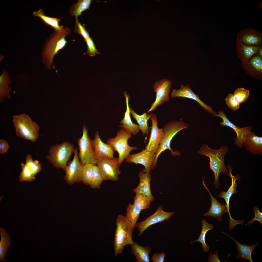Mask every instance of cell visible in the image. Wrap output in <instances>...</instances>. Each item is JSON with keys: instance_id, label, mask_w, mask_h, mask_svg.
Wrapping results in <instances>:
<instances>
[{"instance_id": "9", "label": "cell", "mask_w": 262, "mask_h": 262, "mask_svg": "<svg viewBox=\"0 0 262 262\" xmlns=\"http://www.w3.org/2000/svg\"><path fill=\"white\" fill-rule=\"evenodd\" d=\"M96 164L104 180H118L121 171L118 158L100 159L97 160Z\"/></svg>"}, {"instance_id": "16", "label": "cell", "mask_w": 262, "mask_h": 262, "mask_svg": "<svg viewBox=\"0 0 262 262\" xmlns=\"http://www.w3.org/2000/svg\"><path fill=\"white\" fill-rule=\"evenodd\" d=\"M151 115L152 123L151 134L149 141L145 149L156 154L163 138L164 133L162 128H160L158 126L157 118L156 115L152 113Z\"/></svg>"}, {"instance_id": "33", "label": "cell", "mask_w": 262, "mask_h": 262, "mask_svg": "<svg viewBox=\"0 0 262 262\" xmlns=\"http://www.w3.org/2000/svg\"><path fill=\"white\" fill-rule=\"evenodd\" d=\"M142 210L131 204L127 208L125 217L128 222L134 227Z\"/></svg>"}, {"instance_id": "25", "label": "cell", "mask_w": 262, "mask_h": 262, "mask_svg": "<svg viewBox=\"0 0 262 262\" xmlns=\"http://www.w3.org/2000/svg\"><path fill=\"white\" fill-rule=\"evenodd\" d=\"M12 82L6 69L2 71L0 76V101L3 102L6 97L10 98V93L11 89L10 85Z\"/></svg>"}, {"instance_id": "4", "label": "cell", "mask_w": 262, "mask_h": 262, "mask_svg": "<svg viewBox=\"0 0 262 262\" xmlns=\"http://www.w3.org/2000/svg\"><path fill=\"white\" fill-rule=\"evenodd\" d=\"M12 118L17 136L33 143L36 141L39 136V127L36 122L24 113L13 115Z\"/></svg>"}, {"instance_id": "28", "label": "cell", "mask_w": 262, "mask_h": 262, "mask_svg": "<svg viewBox=\"0 0 262 262\" xmlns=\"http://www.w3.org/2000/svg\"><path fill=\"white\" fill-rule=\"evenodd\" d=\"M33 14L34 16L40 18L45 24L53 28L55 30H61L64 27L63 26H60L59 25L61 18L58 19L46 16L41 9L37 11H33Z\"/></svg>"}, {"instance_id": "36", "label": "cell", "mask_w": 262, "mask_h": 262, "mask_svg": "<svg viewBox=\"0 0 262 262\" xmlns=\"http://www.w3.org/2000/svg\"><path fill=\"white\" fill-rule=\"evenodd\" d=\"M25 164L35 176L41 169V166L39 162L37 160L33 161L30 154H28L26 157Z\"/></svg>"}, {"instance_id": "42", "label": "cell", "mask_w": 262, "mask_h": 262, "mask_svg": "<svg viewBox=\"0 0 262 262\" xmlns=\"http://www.w3.org/2000/svg\"><path fill=\"white\" fill-rule=\"evenodd\" d=\"M75 28V32L82 36L85 41L90 37L89 32L86 29L84 25H82L78 19L76 20Z\"/></svg>"}, {"instance_id": "45", "label": "cell", "mask_w": 262, "mask_h": 262, "mask_svg": "<svg viewBox=\"0 0 262 262\" xmlns=\"http://www.w3.org/2000/svg\"><path fill=\"white\" fill-rule=\"evenodd\" d=\"M165 256L164 252L160 253H155L152 255L151 260L153 262H163Z\"/></svg>"}, {"instance_id": "46", "label": "cell", "mask_w": 262, "mask_h": 262, "mask_svg": "<svg viewBox=\"0 0 262 262\" xmlns=\"http://www.w3.org/2000/svg\"><path fill=\"white\" fill-rule=\"evenodd\" d=\"M8 143L4 139L0 140V153L3 154L6 152L9 148Z\"/></svg>"}, {"instance_id": "47", "label": "cell", "mask_w": 262, "mask_h": 262, "mask_svg": "<svg viewBox=\"0 0 262 262\" xmlns=\"http://www.w3.org/2000/svg\"><path fill=\"white\" fill-rule=\"evenodd\" d=\"M208 262H221L218 259L217 251H215L213 254L211 253L208 256Z\"/></svg>"}, {"instance_id": "21", "label": "cell", "mask_w": 262, "mask_h": 262, "mask_svg": "<svg viewBox=\"0 0 262 262\" xmlns=\"http://www.w3.org/2000/svg\"><path fill=\"white\" fill-rule=\"evenodd\" d=\"M246 150L254 155L262 154V137L252 131L246 134L243 143Z\"/></svg>"}, {"instance_id": "29", "label": "cell", "mask_w": 262, "mask_h": 262, "mask_svg": "<svg viewBox=\"0 0 262 262\" xmlns=\"http://www.w3.org/2000/svg\"><path fill=\"white\" fill-rule=\"evenodd\" d=\"M202 229L201 233L198 239L193 241H191L190 243L192 244L195 242H198L202 244V247L203 252H208L210 249V247L206 244L205 238L207 232L210 230H213L214 228L213 225L207 222L206 220L202 218L201 220Z\"/></svg>"}, {"instance_id": "23", "label": "cell", "mask_w": 262, "mask_h": 262, "mask_svg": "<svg viewBox=\"0 0 262 262\" xmlns=\"http://www.w3.org/2000/svg\"><path fill=\"white\" fill-rule=\"evenodd\" d=\"M124 95L125 98L126 110L124 114V118L121 121L120 123L122 125L119 126L135 135H137L139 131V126L133 123L130 115V108L129 107V95L125 92Z\"/></svg>"}, {"instance_id": "11", "label": "cell", "mask_w": 262, "mask_h": 262, "mask_svg": "<svg viewBox=\"0 0 262 262\" xmlns=\"http://www.w3.org/2000/svg\"><path fill=\"white\" fill-rule=\"evenodd\" d=\"M174 212H169L164 211L163 206L160 205L157 208L156 211L143 221L136 224V227L139 231L138 237L140 236L144 231L151 226L161 223L168 220L174 214Z\"/></svg>"}, {"instance_id": "14", "label": "cell", "mask_w": 262, "mask_h": 262, "mask_svg": "<svg viewBox=\"0 0 262 262\" xmlns=\"http://www.w3.org/2000/svg\"><path fill=\"white\" fill-rule=\"evenodd\" d=\"M218 114L215 116L219 117L221 118L222 121L219 123L221 126H227L232 129L236 133L237 137L234 138L235 144L240 148L243 147V143L246 134L252 131L253 127L249 126L244 127H240L235 125L230 121L227 118L223 111H218Z\"/></svg>"}, {"instance_id": "48", "label": "cell", "mask_w": 262, "mask_h": 262, "mask_svg": "<svg viewBox=\"0 0 262 262\" xmlns=\"http://www.w3.org/2000/svg\"><path fill=\"white\" fill-rule=\"evenodd\" d=\"M258 51H259V55L260 56H262V48H260Z\"/></svg>"}, {"instance_id": "38", "label": "cell", "mask_w": 262, "mask_h": 262, "mask_svg": "<svg viewBox=\"0 0 262 262\" xmlns=\"http://www.w3.org/2000/svg\"><path fill=\"white\" fill-rule=\"evenodd\" d=\"M151 202L148 199L140 195L136 194L134 198L133 205L142 210L148 208Z\"/></svg>"}, {"instance_id": "24", "label": "cell", "mask_w": 262, "mask_h": 262, "mask_svg": "<svg viewBox=\"0 0 262 262\" xmlns=\"http://www.w3.org/2000/svg\"><path fill=\"white\" fill-rule=\"evenodd\" d=\"M221 233L229 236L233 239L236 245V248L238 251V254L236 257L237 259L239 258L246 259L250 262H253L251 257L252 253L254 249L258 245L259 243L251 245H248L244 243L241 244L235 240L226 233L221 232Z\"/></svg>"}, {"instance_id": "44", "label": "cell", "mask_w": 262, "mask_h": 262, "mask_svg": "<svg viewBox=\"0 0 262 262\" xmlns=\"http://www.w3.org/2000/svg\"><path fill=\"white\" fill-rule=\"evenodd\" d=\"M253 211L255 214L254 217L252 218L251 220L248 221L247 223V225L252 224L255 221H258L262 225V213L259 210L257 206H254L253 209Z\"/></svg>"}, {"instance_id": "6", "label": "cell", "mask_w": 262, "mask_h": 262, "mask_svg": "<svg viewBox=\"0 0 262 262\" xmlns=\"http://www.w3.org/2000/svg\"><path fill=\"white\" fill-rule=\"evenodd\" d=\"M75 149L72 143L64 141L60 144L51 146L48 151L49 154L46 157L47 161L57 169L64 170Z\"/></svg>"}, {"instance_id": "39", "label": "cell", "mask_w": 262, "mask_h": 262, "mask_svg": "<svg viewBox=\"0 0 262 262\" xmlns=\"http://www.w3.org/2000/svg\"><path fill=\"white\" fill-rule=\"evenodd\" d=\"M250 91L243 88H238L234 92V97L240 104L246 101L248 98Z\"/></svg>"}, {"instance_id": "12", "label": "cell", "mask_w": 262, "mask_h": 262, "mask_svg": "<svg viewBox=\"0 0 262 262\" xmlns=\"http://www.w3.org/2000/svg\"><path fill=\"white\" fill-rule=\"evenodd\" d=\"M73 158L65 169V174L64 178L67 183L70 185L81 181L82 166L79 160L77 148H75Z\"/></svg>"}, {"instance_id": "18", "label": "cell", "mask_w": 262, "mask_h": 262, "mask_svg": "<svg viewBox=\"0 0 262 262\" xmlns=\"http://www.w3.org/2000/svg\"><path fill=\"white\" fill-rule=\"evenodd\" d=\"M94 156L97 160L101 159H113V153L115 151L111 145L104 143L101 140L98 132H96L94 139L92 140Z\"/></svg>"}, {"instance_id": "20", "label": "cell", "mask_w": 262, "mask_h": 262, "mask_svg": "<svg viewBox=\"0 0 262 262\" xmlns=\"http://www.w3.org/2000/svg\"><path fill=\"white\" fill-rule=\"evenodd\" d=\"M202 182L203 186L208 192L211 200L210 207L203 216L214 217L219 222H221L223 220L222 217L223 215L228 212L227 205L221 203L213 197L205 185L204 180H203Z\"/></svg>"}, {"instance_id": "5", "label": "cell", "mask_w": 262, "mask_h": 262, "mask_svg": "<svg viewBox=\"0 0 262 262\" xmlns=\"http://www.w3.org/2000/svg\"><path fill=\"white\" fill-rule=\"evenodd\" d=\"M188 125L182 121L181 119L178 121L173 120L170 121L163 127L162 129L164 132V135L156 154L153 164V169L156 165L159 155L165 150L167 149L169 150L173 155H180L179 152H174L172 149L170 147L171 142L173 137L183 129H188Z\"/></svg>"}, {"instance_id": "37", "label": "cell", "mask_w": 262, "mask_h": 262, "mask_svg": "<svg viewBox=\"0 0 262 262\" xmlns=\"http://www.w3.org/2000/svg\"><path fill=\"white\" fill-rule=\"evenodd\" d=\"M20 165L22 170L19 176L20 181L30 182L33 181L35 179V176L33 174L25 164L22 163Z\"/></svg>"}, {"instance_id": "1", "label": "cell", "mask_w": 262, "mask_h": 262, "mask_svg": "<svg viewBox=\"0 0 262 262\" xmlns=\"http://www.w3.org/2000/svg\"><path fill=\"white\" fill-rule=\"evenodd\" d=\"M71 32L70 29L64 27L60 31L54 30L46 40L43 47L41 56L43 63L47 69L55 68L53 60L54 56L66 46L67 41L66 37Z\"/></svg>"}, {"instance_id": "41", "label": "cell", "mask_w": 262, "mask_h": 262, "mask_svg": "<svg viewBox=\"0 0 262 262\" xmlns=\"http://www.w3.org/2000/svg\"><path fill=\"white\" fill-rule=\"evenodd\" d=\"M225 100L229 107L233 110L236 111L239 108L240 104L235 98L233 94H228Z\"/></svg>"}, {"instance_id": "43", "label": "cell", "mask_w": 262, "mask_h": 262, "mask_svg": "<svg viewBox=\"0 0 262 262\" xmlns=\"http://www.w3.org/2000/svg\"><path fill=\"white\" fill-rule=\"evenodd\" d=\"M250 64L255 70L262 73V60L260 56H257L252 58L250 62Z\"/></svg>"}, {"instance_id": "22", "label": "cell", "mask_w": 262, "mask_h": 262, "mask_svg": "<svg viewBox=\"0 0 262 262\" xmlns=\"http://www.w3.org/2000/svg\"><path fill=\"white\" fill-rule=\"evenodd\" d=\"M227 166L229 171L228 175L231 177V185L227 191L226 192L222 191L220 192L218 195V197L220 198H223L225 200L227 208L229 220H231L233 219L232 218L229 212V202L231 197L233 194L238 193L237 190V185L236 183V181L237 180L240 178V176L239 174H237L235 176L233 175L232 173V167L229 164H228Z\"/></svg>"}, {"instance_id": "15", "label": "cell", "mask_w": 262, "mask_h": 262, "mask_svg": "<svg viewBox=\"0 0 262 262\" xmlns=\"http://www.w3.org/2000/svg\"><path fill=\"white\" fill-rule=\"evenodd\" d=\"M155 156V153L145 149L137 153L129 154L125 159L126 162L128 163L141 164L144 167L142 171L150 172L153 169V164Z\"/></svg>"}, {"instance_id": "17", "label": "cell", "mask_w": 262, "mask_h": 262, "mask_svg": "<svg viewBox=\"0 0 262 262\" xmlns=\"http://www.w3.org/2000/svg\"><path fill=\"white\" fill-rule=\"evenodd\" d=\"M236 40L246 45L258 46L262 42V33L253 27L245 28L238 32Z\"/></svg>"}, {"instance_id": "34", "label": "cell", "mask_w": 262, "mask_h": 262, "mask_svg": "<svg viewBox=\"0 0 262 262\" xmlns=\"http://www.w3.org/2000/svg\"><path fill=\"white\" fill-rule=\"evenodd\" d=\"M94 164L87 163L82 166L81 181L86 185H89L90 183L93 172Z\"/></svg>"}, {"instance_id": "2", "label": "cell", "mask_w": 262, "mask_h": 262, "mask_svg": "<svg viewBox=\"0 0 262 262\" xmlns=\"http://www.w3.org/2000/svg\"><path fill=\"white\" fill-rule=\"evenodd\" d=\"M228 151V148L226 145L222 146L219 149H215L209 147L207 145L204 144L197 151L198 154L209 158L210 168L213 171L214 176L213 183L216 188H219L220 174L222 173L225 175H228L229 172L224 162L225 156Z\"/></svg>"}, {"instance_id": "31", "label": "cell", "mask_w": 262, "mask_h": 262, "mask_svg": "<svg viewBox=\"0 0 262 262\" xmlns=\"http://www.w3.org/2000/svg\"><path fill=\"white\" fill-rule=\"evenodd\" d=\"M130 111L133 117L136 120L138 124L140 130H141L143 135H145L148 134L149 128L147 121L151 118V114L147 115L146 113L145 112L142 115H139L131 108H130Z\"/></svg>"}, {"instance_id": "7", "label": "cell", "mask_w": 262, "mask_h": 262, "mask_svg": "<svg viewBox=\"0 0 262 262\" xmlns=\"http://www.w3.org/2000/svg\"><path fill=\"white\" fill-rule=\"evenodd\" d=\"M131 136V133L122 128L118 130L115 137L110 138L107 141V143L111 146L118 152L120 165L130 151L137 149L136 147L131 146L128 144V140Z\"/></svg>"}, {"instance_id": "35", "label": "cell", "mask_w": 262, "mask_h": 262, "mask_svg": "<svg viewBox=\"0 0 262 262\" xmlns=\"http://www.w3.org/2000/svg\"><path fill=\"white\" fill-rule=\"evenodd\" d=\"M104 180L100 171L97 164H94L93 174L89 184L93 188L99 189Z\"/></svg>"}, {"instance_id": "27", "label": "cell", "mask_w": 262, "mask_h": 262, "mask_svg": "<svg viewBox=\"0 0 262 262\" xmlns=\"http://www.w3.org/2000/svg\"><path fill=\"white\" fill-rule=\"evenodd\" d=\"M0 261L6 262L5 254L9 249L12 241L9 234L4 228L0 227Z\"/></svg>"}, {"instance_id": "3", "label": "cell", "mask_w": 262, "mask_h": 262, "mask_svg": "<svg viewBox=\"0 0 262 262\" xmlns=\"http://www.w3.org/2000/svg\"><path fill=\"white\" fill-rule=\"evenodd\" d=\"M116 225L113 243L115 257L123 252L125 246H131L134 242L132 240V234L134 227L128 222L125 216L119 215L116 219Z\"/></svg>"}, {"instance_id": "8", "label": "cell", "mask_w": 262, "mask_h": 262, "mask_svg": "<svg viewBox=\"0 0 262 262\" xmlns=\"http://www.w3.org/2000/svg\"><path fill=\"white\" fill-rule=\"evenodd\" d=\"M83 131L82 136L77 140L79 150L78 154L80 162L82 166L87 163L97 164V160L94 157L92 140L88 134V130L85 125L83 126Z\"/></svg>"}, {"instance_id": "30", "label": "cell", "mask_w": 262, "mask_h": 262, "mask_svg": "<svg viewBox=\"0 0 262 262\" xmlns=\"http://www.w3.org/2000/svg\"><path fill=\"white\" fill-rule=\"evenodd\" d=\"M92 0H79L70 7L69 12L71 16H75V20L78 19V16L82 13L88 9L92 1Z\"/></svg>"}, {"instance_id": "26", "label": "cell", "mask_w": 262, "mask_h": 262, "mask_svg": "<svg viewBox=\"0 0 262 262\" xmlns=\"http://www.w3.org/2000/svg\"><path fill=\"white\" fill-rule=\"evenodd\" d=\"M131 251L137 262H149V255L152 250L149 246H143L134 242L131 246Z\"/></svg>"}, {"instance_id": "19", "label": "cell", "mask_w": 262, "mask_h": 262, "mask_svg": "<svg viewBox=\"0 0 262 262\" xmlns=\"http://www.w3.org/2000/svg\"><path fill=\"white\" fill-rule=\"evenodd\" d=\"M139 182L138 186L133 189L136 194L141 195L149 200L151 202L154 200L155 198L151 192L150 186L151 176L150 172L141 171L138 174Z\"/></svg>"}, {"instance_id": "10", "label": "cell", "mask_w": 262, "mask_h": 262, "mask_svg": "<svg viewBox=\"0 0 262 262\" xmlns=\"http://www.w3.org/2000/svg\"><path fill=\"white\" fill-rule=\"evenodd\" d=\"M172 83L171 81L166 78L160 79L154 83L152 87L156 93V98L147 113L156 110L163 103L169 100V94Z\"/></svg>"}, {"instance_id": "32", "label": "cell", "mask_w": 262, "mask_h": 262, "mask_svg": "<svg viewBox=\"0 0 262 262\" xmlns=\"http://www.w3.org/2000/svg\"><path fill=\"white\" fill-rule=\"evenodd\" d=\"M238 53L246 58L248 59L258 52L259 46H249L237 41Z\"/></svg>"}, {"instance_id": "13", "label": "cell", "mask_w": 262, "mask_h": 262, "mask_svg": "<svg viewBox=\"0 0 262 262\" xmlns=\"http://www.w3.org/2000/svg\"><path fill=\"white\" fill-rule=\"evenodd\" d=\"M172 98L181 97L191 99L197 102L204 110L211 113L214 116L217 114L212 107L204 102L200 99L198 95L195 94L192 90L189 84L185 86L181 85L178 89H174L170 94Z\"/></svg>"}, {"instance_id": "40", "label": "cell", "mask_w": 262, "mask_h": 262, "mask_svg": "<svg viewBox=\"0 0 262 262\" xmlns=\"http://www.w3.org/2000/svg\"><path fill=\"white\" fill-rule=\"evenodd\" d=\"M87 46V54L90 57L95 56L96 54H100L97 49L92 38L89 37L85 41Z\"/></svg>"}]
</instances>
